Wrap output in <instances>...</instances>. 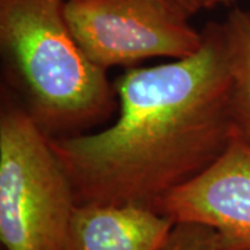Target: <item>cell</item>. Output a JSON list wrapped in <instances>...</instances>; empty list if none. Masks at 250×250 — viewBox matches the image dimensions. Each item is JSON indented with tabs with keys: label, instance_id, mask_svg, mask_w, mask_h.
<instances>
[{
	"label": "cell",
	"instance_id": "obj_10",
	"mask_svg": "<svg viewBox=\"0 0 250 250\" xmlns=\"http://www.w3.org/2000/svg\"><path fill=\"white\" fill-rule=\"evenodd\" d=\"M235 0H203L205 9H215L218 6H229Z\"/></svg>",
	"mask_w": 250,
	"mask_h": 250
},
{
	"label": "cell",
	"instance_id": "obj_8",
	"mask_svg": "<svg viewBox=\"0 0 250 250\" xmlns=\"http://www.w3.org/2000/svg\"><path fill=\"white\" fill-rule=\"evenodd\" d=\"M161 250H215V232L199 224H175Z\"/></svg>",
	"mask_w": 250,
	"mask_h": 250
},
{
	"label": "cell",
	"instance_id": "obj_1",
	"mask_svg": "<svg viewBox=\"0 0 250 250\" xmlns=\"http://www.w3.org/2000/svg\"><path fill=\"white\" fill-rule=\"evenodd\" d=\"M193 56L134 68L114 83L120 116L95 134L50 139L77 203L152 207L210 167L236 136L223 22Z\"/></svg>",
	"mask_w": 250,
	"mask_h": 250
},
{
	"label": "cell",
	"instance_id": "obj_9",
	"mask_svg": "<svg viewBox=\"0 0 250 250\" xmlns=\"http://www.w3.org/2000/svg\"><path fill=\"white\" fill-rule=\"evenodd\" d=\"M166 1H168L172 6L181 9L189 17L195 16L200 10L205 9L203 0H166Z\"/></svg>",
	"mask_w": 250,
	"mask_h": 250
},
{
	"label": "cell",
	"instance_id": "obj_2",
	"mask_svg": "<svg viewBox=\"0 0 250 250\" xmlns=\"http://www.w3.org/2000/svg\"><path fill=\"white\" fill-rule=\"evenodd\" d=\"M65 0H0V49L22 107L50 139L81 135L117 106L114 85L82 50Z\"/></svg>",
	"mask_w": 250,
	"mask_h": 250
},
{
	"label": "cell",
	"instance_id": "obj_6",
	"mask_svg": "<svg viewBox=\"0 0 250 250\" xmlns=\"http://www.w3.org/2000/svg\"><path fill=\"white\" fill-rule=\"evenodd\" d=\"M175 224L141 205H77L64 250H161Z\"/></svg>",
	"mask_w": 250,
	"mask_h": 250
},
{
	"label": "cell",
	"instance_id": "obj_3",
	"mask_svg": "<svg viewBox=\"0 0 250 250\" xmlns=\"http://www.w3.org/2000/svg\"><path fill=\"white\" fill-rule=\"evenodd\" d=\"M50 138L22 106L0 114V239L6 250H64L77 207Z\"/></svg>",
	"mask_w": 250,
	"mask_h": 250
},
{
	"label": "cell",
	"instance_id": "obj_4",
	"mask_svg": "<svg viewBox=\"0 0 250 250\" xmlns=\"http://www.w3.org/2000/svg\"><path fill=\"white\" fill-rule=\"evenodd\" d=\"M64 16L82 50L100 68L154 57L193 56L203 32L166 0H65Z\"/></svg>",
	"mask_w": 250,
	"mask_h": 250
},
{
	"label": "cell",
	"instance_id": "obj_5",
	"mask_svg": "<svg viewBox=\"0 0 250 250\" xmlns=\"http://www.w3.org/2000/svg\"><path fill=\"white\" fill-rule=\"evenodd\" d=\"M153 208L174 224L211 228L215 250H250V145L235 136L210 167Z\"/></svg>",
	"mask_w": 250,
	"mask_h": 250
},
{
	"label": "cell",
	"instance_id": "obj_7",
	"mask_svg": "<svg viewBox=\"0 0 250 250\" xmlns=\"http://www.w3.org/2000/svg\"><path fill=\"white\" fill-rule=\"evenodd\" d=\"M232 75L235 132L250 145V11L235 7L223 22Z\"/></svg>",
	"mask_w": 250,
	"mask_h": 250
}]
</instances>
